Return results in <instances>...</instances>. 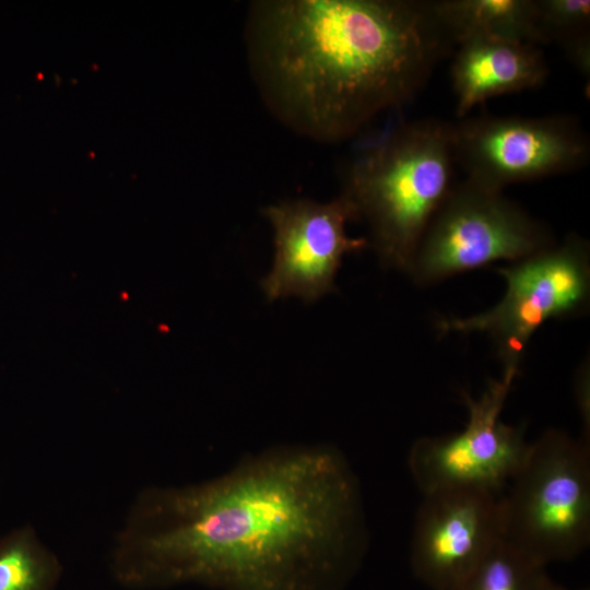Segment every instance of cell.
<instances>
[{"mask_svg":"<svg viewBox=\"0 0 590 590\" xmlns=\"http://www.w3.org/2000/svg\"><path fill=\"white\" fill-rule=\"evenodd\" d=\"M366 544L345 456L331 445H281L205 482L143 489L110 569L140 590H343Z\"/></svg>","mask_w":590,"mask_h":590,"instance_id":"cell-1","label":"cell"},{"mask_svg":"<svg viewBox=\"0 0 590 590\" xmlns=\"http://www.w3.org/2000/svg\"><path fill=\"white\" fill-rule=\"evenodd\" d=\"M245 39L268 109L320 142L410 101L455 45L430 1L413 0L253 1Z\"/></svg>","mask_w":590,"mask_h":590,"instance_id":"cell-2","label":"cell"},{"mask_svg":"<svg viewBox=\"0 0 590 590\" xmlns=\"http://www.w3.org/2000/svg\"><path fill=\"white\" fill-rule=\"evenodd\" d=\"M455 164L450 125L437 120L400 125L352 163L341 194L368 224L369 247L386 267L408 272L453 186Z\"/></svg>","mask_w":590,"mask_h":590,"instance_id":"cell-3","label":"cell"},{"mask_svg":"<svg viewBox=\"0 0 590 590\" xmlns=\"http://www.w3.org/2000/svg\"><path fill=\"white\" fill-rule=\"evenodd\" d=\"M499 509L502 538L534 563L580 555L590 542V446L546 430L530 445Z\"/></svg>","mask_w":590,"mask_h":590,"instance_id":"cell-4","label":"cell"},{"mask_svg":"<svg viewBox=\"0 0 590 590\" xmlns=\"http://www.w3.org/2000/svg\"><path fill=\"white\" fill-rule=\"evenodd\" d=\"M506 291L489 309L465 318L439 321L444 334L487 333L497 350L503 373L519 374L528 342L552 318L585 311L590 297L588 243L570 235L528 257L499 268Z\"/></svg>","mask_w":590,"mask_h":590,"instance_id":"cell-5","label":"cell"},{"mask_svg":"<svg viewBox=\"0 0 590 590\" xmlns=\"http://www.w3.org/2000/svg\"><path fill=\"white\" fill-rule=\"evenodd\" d=\"M553 244L548 231L502 191L464 179L434 215L406 273L420 285L434 284Z\"/></svg>","mask_w":590,"mask_h":590,"instance_id":"cell-6","label":"cell"},{"mask_svg":"<svg viewBox=\"0 0 590 590\" xmlns=\"http://www.w3.org/2000/svg\"><path fill=\"white\" fill-rule=\"evenodd\" d=\"M518 375L503 373L477 399L462 392L469 417L464 428L422 437L411 447L408 464L423 494L467 488L500 496L526 460L530 442L523 426L506 424L500 415Z\"/></svg>","mask_w":590,"mask_h":590,"instance_id":"cell-7","label":"cell"},{"mask_svg":"<svg viewBox=\"0 0 590 590\" xmlns=\"http://www.w3.org/2000/svg\"><path fill=\"white\" fill-rule=\"evenodd\" d=\"M450 129L455 163L465 179L497 191L577 170L590 155L586 133L564 116H487L462 119Z\"/></svg>","mask_w":590,"mask_h":590,"instance_id":"cell-8","label":"cell"},{"mask_svg":"<svg viewBox=\"0 0 590 590\" xmlns=\"http://www.w3.org/2000/svg\"><path fill=\"white\" fill-rule=\"evenodd\" d=\"M262 214L274 232L272 269L261 281L271 302L288 296L316 302L334 291L344 256L369 247L368 238L346 234L347 222L356 216L343 194L327 203L287 200L264 208Z\"/></svg>","mask_w":590,"mask_h":590,"instance_id":"cell-9","label":"cell"},{"mask_svg":"<svg viewBox=\"0 0 590 590\" xmlns=\"http://www.w3.org/2000/svg\"><path fill=\"white\" fill-rule=\"evenodd\" d=\"M502 539L499 497L450 488L424 494L411 541V568L433 590H457Z\"/></svg>","mask_w":590,"mask_h":590,"instance_id":"cell-10","label":"cell"},{"mask_svg":"<svg viewBox=\"0 0 590 590\" xmlns=\"http://www.w3.org/2000/svg\"><path fill=\"white\" fill-rule=\"evenodd\" d=\"M458 46L451 79L460 119L487 98L534 88L548 75L546 61L535 45L471 38Z\"/></svg>","mask_w":590,"mask_h":590,"instance_id":"cell-11","label":"cell"},{"mask_svg":"<svg viewBox=\"0 0 590 590\" xmlns=\"http://www.w3.org/2000/svg\"><path fill=\"white\" fill-rule=\"evenodd\" d=\"M430 5L455 45L471 38L541 44L536 0H438Z\"/></svg>","mask_w":590,"mask_h":590,"instance_id":"cell-12","label":"cell"},{"mask_svg":"<svg viewBox=\"0 0 590 590\" xmlns=\"http://www.w3.org/2000/svg\"><path fill=\"white\" fill-rule=\"evenodd\" d=\"M62 565L30 526L0 538V590H55Z\"/></svg>","mask_w":590,"mask_h":590,"instance_id":"cell-13","label":"cell"},{"mask_svg":"<svg viewBox=\"0 0 590 590\" xmlns=\"http://www.w3.org/2000/svg\"><path fill=\"white\" fill-rule=\"evenodd\" d=\"M544 573L545 567L502 538L457 590H538Z\"/></svg>","mask_w":590,"mask_h":590,"instance_id":"cell-14","label":"cell"},{"mask_svg":"<svg viewBox=\"0 0 590 590\" xmlns=\"http://www.w3.org/2000/svg\"><path fill=\"white\" fill-rule=\"evenodd\" d=\"M589 0H536V27L541 44L566 40L589 32Z\"/></svg>","mask_w":590,"mask_h":590,"instance_id":"cell-15","label":"cell"},{"mask_svg":"<svg viewBox=\"0 0 590 590\" xmlns=\"http://www.w3.org/2000/svg\"><path fill=\"white\" fill-rule=\"evenodd\" d=\"M568 57L577 69L583 74H590V37L589 32L582 33L563 43Z\"/></svg>","mask_w":590,"mask_h":590,"instance_id":"cell-16","label":"cell"},{"mask_svg":"<svg viewBox=\"0 0 590 590\" xmlns=\"http://www.w3.org/2000/svg\"><path fill=\"white\" fill-rule=\"evenodd\" d=\"M538 590H569V589L555 582L553 579L550 578V576L545 571L540 579Z\"/></svg>","mask_w":590,"mask_h":590,"instance_id":"cell-17","label":"cell"}]
</instances>
